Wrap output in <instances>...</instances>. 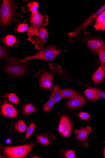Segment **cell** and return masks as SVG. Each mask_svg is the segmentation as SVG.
I'll return each mask as SVG.
<instances>
[{
    "mask_svg": "<svg viewBox=\"0 0 105 158\" xmlns=\"http://www.w3.org/2000/svg\"><path fill=\"white\" fill-rule=\"evenodd\" d=\"M36 137L42 144L44 146H48L51 144L50 138L46 134L40 135H36Z\"/></svg>",
    "mask_w": 105,
    "mask_h": 158,
    "instance_id": "cell-20",
    "label": "cell"
},
{
    "mask_svg": "<svg viewBox=\"0 0 105 158\" xmlns=\"http://www.w3.org/2000/svg\"><path fill=\"white\" fill-rule=\"evenodd\" d=\"M23 17L22 15L17 25L15 27L14 30L19 33H22L27 31L28 29L29 23L26 20L23 19Z\"/></svg>",
    "mask_w": 105,
    "mask_h": 158,
    "instance_id": "cell-16",
    "label": "cell"
},
{
    "mask_svg": "<svg viewBox=\"0 0 105 158\" xmlns=\"http://www.w3.org/2000/svg\"><path fill=\"white\" fill-rule=\"evenodd\" d=\"M57 48L54 45L49 46L42 49L36 54L26 57L22 60L24 62L29 61L33 59H38L46 62H50L55 59L61 52L62 50L57 49Z\"/></svg>",
    "mask_w": 105,
    "mask_h": 158,
    "instance_id": "cell-5",
    "label": "cell"
},
{
    "mask_svg": "<svg viewBox=\"0 0 105 158\" xmlns=\"http://www.w3.org/2000/svg\"><path fill=\"white\" fill-rule=\"evenodd\" d=\"M62 98H71L75 96L78 93L71 89H65L61 91Z\"/></svg>",
    "mask_w": 105,
    "mask_h": 158,
    "instance_id": "cell-21",
    "label": "cell"
},
{
    "mask_svg": "<svg viewBox=\"0 0 105 158\" xmlns=\"http://www.w3.org/2000/svg\"><path fill=\"white\" fill-rule=\"evenodd\" d=\"M91 131L92 128L91 127H81L76 130L75 136L77 141L81 143L83 147L88 146V136Z\"/></svg>",
    "mask_w": 105,
    "mask_h": 158,
    "instance_id": "cell-9",
    "label": "cell"
},
{
    "mask_svg": "<svg viewBox=\"0 0 105 158\" xmlns=\"http://www.w3.org/2000/svg\"><path fill=\"white\" fill-rule=\"evenodd\" d=\"M17 4L14 0H3L0 9V25L1 29L7 32L10 25L14 26L20 17L17 11Z\"/></svg>",
    "mask_w": 105,
    "mask_h": 158,
    "instance_id": "cell-1",
    "label": "cell"
},
{
    "mask_svg": "<svg viewBox=\"0 0 105 158\" xmlns=\"http://www.w3.org/2000/svg\"><path fill=\"white\" fill-rule=\"evenodd\" d=\"M64 155L65 157L67 158H74L75 157V154L72 150L66 151L64 153Z\"/></svg>",
    "mask_w": 105,
    "mask_h": 158,
    "instance_id": "cell-30",
    "label": "cell"
},
{
    "mask_svg": "<svg viewBox=\"0 0 105 158\" xmlns=\"http://www.w3.org/2000/svg\"><path fill=\"white\" fill-rule=\"evenodd\" d=\"M105 20V10L101 13L96 19L95 26H97Z\"/></svg>",
    "mask_w": 105,
    "mask_h": 158,
    "instance_id": "cell-29",
    "label": "cell"
},
{
    "mask_svg": "<svg viewBox=\"0 0 105 158\" xmlns=\"http://www.w3.org/2000/svg\"><path fill=\"white\" fill-rule=\"evenodd\" d=\"M88 87L91 89H87L84 92L86 96L91 100L95 99L96 100L99 99L100 96L97 91L93 87Z\"/></svg>",
    "mask_w": 105,
    "mask_h": 158,
    "instance_id": "cell-19",
    "label": "cell"
},
{
    "mask_svg": "<svg viewBox=\"0 0 105 158\" xmlns=\"http://www.w3.org/2000/svg\"><path fill=\"white\" fill-rule=\"evenodd\" d=\"M79 116L80 118L84 120H87L91 118L89 114L85 112H80Z\"/></svg>",
    "mask_w": 105,
    "mask_h": 158,
    "instance_id": "cell-32",
    "label": "cell"
},
{
    "mask_svg": "<svg viewBox=\"0 0 105 158\" xmlns=\"http://www.w3.org/2000/svg\"><path fill=\"white\" fill-rule=\"evenodd\" d=\"M86 102V99L78 93L75 96L69 98L67 102L66 107L71 110L80 108Z\"/></svg>",
    "mask_w": 105,
    "mask_h": 158,
    "instance_id": "cell-10",
    "label": "cell"
},
{
    "mask_svg": "<svg viewBox=\"0 0 105 158\" xmlns=\"http://www.w3.org/2000/svg\"><path fill=\"white\" fill-rule=\"evenodd\" d=\"M10 57L9 56L7 48L1 46L0 47V59L1 61L7 60Z\"/></svg>",
    "mask_w": 105,
    "mask_h": 158,
    "instance_id": "cell-22",
    "label": "cell"
},
{
    "mask_svg": "<svg viewBox=\"0 0 105 158\" xmlns=\"http://www.w3.org/2000/svg\"><path fill=\"white\" fill-rule=\"evenodd\" d=\"M53 80L52 75L48 72H44L40 76L39 84L40 88L42 89H51Z\"/></svg>",
    "mask_w": 105,
    "mask_h": 158,
    "instance_id": "cell-12",
    "label": "cell"
},
{
    "mask_svg": "<svg viewBox=\"0 0 105 158\" xmlns=\"http://www.w3.org/2000/svg\"><path fill=\"white\" fill-rule=\"evenodd\" d=\"M55 102V100L51 96L50 97L48 102L45 104L43 107V110L46 112L50 111L54 106Z\"/></svg>",
    "mask_w": 105,
    "mask_h": 158,
    "instance_id": "cell-24",
    "label": "cell"
},
{
    "mask_svg": "<svg viewBox=\"0 0 105 158\" xmlns=\"http://www.w3.org/2000/svg\"><path fill=\"white\" fill-rule=\"evenodd\" d=\"M105 10V4L92 15L90 16L79 25L74 31L69 33L68 35L70 40L77 36L88 26L103 12Z\"/></svg>",
    "mask_w": 105,
    "mask_h": 158,
    "instance_id": "cell-7",
    "label": "cell"
},
{
    "mask_svg": "<svg viewBox=\"0 0 105 158\" xmlns=\"http://www.w3.org/2000/svg\"><path fill=\"white\" fill-rule=\"evenodd\" d=\"M36 126V124L33 122H32L29 125L27 129L25 139H27L31 136L35 130Z\"/></svg>",
    "mask_w": 105,
    "mask_h": 158,
    "instance_id": "cell-27",
    "label": "cell"
},
{
    "mask_svg": "<svg viewBox=\"0 0 105 158\" xmlns=\"http://www.w3.org/2000/svg\"><path fill=\"white\" fill-rule=\"evenodd\" d=\"M61 88L56 84L52 88L51 96L54 98L55 102H58L63 98L62 96Z\"/></svg>",
    "mask_w": 105,
    "mask_h": 158,
    "instance_id": "cell-18",
    "label": "cell"
},
{
    "mask_svg": "<svg viewBox=\"0 0 105 158\" xmlns=\"http://www.w3.org/2000/svg\"><path fill=\"white\" fill-rule=\"evenodd\" d=\"M95 29L97 31H105V20L99 24L95 26Z\"/></svg>",
    "mask_w": 105,
    "mask_h": 158,
    "instance_id": "cell-31",
    "label": "cell"
},
{
    "mask_svg": "<svg viewBox=\"0 0 105 158\" xmlns=\"http://www.w3.org/2000/svg\"><path fill=\"white\" fill-rule=\"evenodd\" d=\"M59 131L65 138H68L72 131V126L68 117L64 115L60 120Z\"/></svg>",
    "mask_w": 105,
    "mask_h": 158,
    "instance_id": "cell-8",
    "label": "cell"
},
{
    "mask_svg": "<svg viewBox=\"0 0 105 158\" xmlns=\"http://www.w3.org/2000/svg\"><path fill=\"white\" fill-rule=\"evenodd\" d=\"M49 20L48 16L46 14L39 12H32L29 19L31 25L27 31V35L31 36L38 33L43 27L47 25Z\"/></svg>",
    "mask_w": 105,
    "mask_h": 158,
    "instance_id": "cell-4",
    "label": "cell"
},
{
    "mask_svg": "<svg viewBox=\"0 0 105 158\" xmlns=\"http://www.w3.org/2000/svg\"><path fill=\"white\" fill-rule=\"evenodd\" d=\"M104 73H105V65L104 67Z\"/></svg>",
    "mask_w": 105,
    "mask_h": 158,
    "instance_id": "cell-36",
    "label": "cell"
},
{
    "mask_svg": "<svg viewBox=\"0 0 105 158\" xmlns=\"http://www.w3.org/2000/svg\"><path fill=\"white\" fill-rule=\"evenodd\" d=\"M38 109L34 107L31 104H28L26 105L24 107L23 113L25 115L30 114L37 111Z\"/></svg>",
    "mask_w": 105,
    "mask_h": 158,
    "instance_id": "cell-25",
    "label": "cell"
},
{
    "mask_svg": "<svg viewBox=\"0 0 105 158\" xmlns=\"http://www.w3.org/2000/svg\"><path fill=\"white\" fill-rule=\"evenodd\" d=\"M4 46L7 48H14L18 47L20 41L15 36L11 34H7L2 39Z\"/></svg>",
    "mask_w": 105,
    "mask_h": 158,
    "instance_id": "cell-13",
    "label": "cell"
},
{
    "mask_svg": "<svg viewBox=\"0 0 105 158\" xmlns=\"http://www.w3.org/2000/svg\"><path fill=\"white\" fill-rule=\"evenodd\" d=\"M15 130L17 131L22 133L26 131V126L25 122L22 120L18 121L14 126Z\"/></svg>",
    "mask_w": 105,
    "mask_h": 158,
    "instance_id": "cell-23",
    "label": "cell"
},
{
    "mask_svg": "<svg viewBox=\"0 0 105 158\" xmlns=\"http://www.w3.org/2000/svg\"><path fill=\"white\" fill-rule=\"evenodd\" d=\"M99 53L101 64H102L105 63V44L100 48Z\"/></svg>",
    "mask_w": 105,
    "mask_h": 158,
    "instance_id": "cell-28",
    "label": "cell"
},
{
    "mask_svg": "<svg viewBox=\"0 0 105 158\" xmlns=\"http://www.w3.org/2000/svg\"><path fill=\"white\" fill-rule=\"evenodd\" d=\"M7 98L10 102L16 105H18L19 102V99L15 94L13 93L8 94Z\"/></svg>",
    "mask_w": 105,
    "mask_h": 158,
    "instance_id": "cell-26",
    "label": "cell"
},
{
    "mask_svg": "<svg viewBox=\"0 0 105 158\" xmlns=\"http://www.w3.org/2000/svg\"><path fill=\"white\" fill-rule=\"evenodd\" d=\"M104 44L103 41L99 40L92 39L87 42L89 48L95 54L99 52V50Z\"/></svg>",
    "mask_w": 105,
    "mask_h": 158,
    "instance_id": "cell-15",
    "label": "cell"
},
{
    "mask_svg": "<svg viewBox=\"0 0 105 158\" xmlns=\"http://www.w3.org/2000/svg\"><path fill=\"white\" fill-rule=\"evenodd\" d=\"M49 33L47 28L43 27L38 33L29 37L28 40L35 45L36 50H41L46 45Z\"/></svg>",
    "mask_w": 105,
    "mask_h": 158,
    "instance_id": "cell-6",
    "label": "cell"
},
{
    "mask_svg": "<svg viewBox=\"0 0 105 158\" xmlns=\"http://www.w3.org/2000/svg\"><path fill=\"white\" fill-rule=\"evenodd\" d=\"M8 63L3 67L4 69L10 75L15 77L25 74L27 70V64L28 61L24 62L16 57H10Z\"/></svg>",
    "mask_w": 105,
    "mask_h": 158,
    "instance_id": "cell-2",
    "label": "cell"
},
{
    "mask_svg": "<svg viewBox=\"0 0 105 158\" xmlns=\"http://www.w3.org/2000/svg\"><path fill=\"white\" fill-rule=\"evenodd\" d=\"M104 76V67L102 65H100L93 75L92 80L95 83H100L103 80Z\"/></svg>",
    "mask_w": 105,
    "mask_h": 158,
    "instance_id": "cell-17",
    "label": "cell"
},
{
    "mask_svg": "<svg viewBox=\"0 0 105 158\" xmlns=\"http://www.w3.org/2000/svg\"><path fill=\"white\" fill-rule=\"evenodd\" d=\"M6 142L8 144H10L12 142V140L10 139H8L6 140Z\"/></svg>",
    "mask_w": 105,
    "mask_h": 158,
    "instance_id": "cell-33",
    "label": "cell"
},
{
    "mask_svg": "<svg viewBox=\"0 0 105 158\" xmlns=\"http://www.w3.org/2000/svg\"><path fill=\"white\" fill-rule=\"evenodd\" d=\"M33 155L32 156H31L30 157V158H42L41 157H39V156H34V155Z\"/></svg>",
    "mask_w": 105,
    "mask_h": 158,
    "instance_id": "cell-34",
    "label": "cell"
},
{
    "mask_svg": "<svg viewBox=\"0 0 105 158\" xmlns=\"http://www.w3.org/2000/svg\"><path fill=\"white\" fill-rule=\"evenodd\" d=\"M103 156L104 158H105V148H104L103 151Z\"/></svg>",
    "mask_w": 105,
    "mask_h": 158,
    "instance_id": "cell-35",
    "label": "cell"
},
{
    "mask_svg": "<svg viewBox=\"0 0 105 158\" xmlns=\"http://www.w3.org/2000/svg\"><path fill=\"white\" fill-rule=\"evenodd\" d=\"M23 1L24 6H21V8L24 13L28 14L31 12H38V4L36 1L23 0Z\"/></svg>",
    "mask_w": 105,
    "mask_h": 158,
    "instance_id": "cell-14",
    "label": "cell"
},
{
    "mask_svg": "<svg viewBox=\"0 0 105 158\" xmlns=\"http://www.w3.org/2000/svg\"><path fill=\"white\" fill-rule=\"evenodd\" d=\"M1 113L3 115L8 118H14L18 116L17 109L13 105L7 102L5 100H4L2 104Z\"/></svg>",
    "mask_w": 105,
    "mask_h": 158,
    "instance_id": "cell-11",
    "label": "cell"
},
{
    "mask_svg": "<svg viewBox=\"0 0 105 158\" xmlns=\"http://www.w3.org/2000/svg\"><path fill=\"white\" fill-rule=\"evenodd\" d=\"M38 143H35L19 146L8 147L1 144V148L4 151L6 157L10 158H23L26 157L30 152Z\"/></svg>",
    "mask_w": 105,
    "mask_h": 158,
    "instance_id": "cell-3",
    "label": "cell"
}]
</instances>
